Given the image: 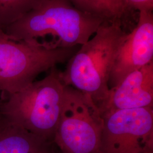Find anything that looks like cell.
<instances>
[{
	"label": "cell",
	"instance_id": "1",
	"mask_svg": "<svg viewBox=\"0 0 153 153\" xmlns=\"http://www.w3.org/2000/svg\"><path fill=\"white\" fill-rule=\"evenodd\" d=\"M105 20L77 8L69 0H40L3 30L14 40H38L50 35L56 39L55 47L71 48L86 43Z\"/></svg>",
	"mask_w": 153,
	"mask_h": 153
},
{
	"label": "cell",
	"instance_id": "2",
	"mask_svg": "<svg viewBox=\"0 0 153 153\" xmlns=\"http://www.w3.org/2000/svg\"><path fill=\"white\" fill-rule=\"evenodd\" d=\"M126 35L120 21H104L68 61L61 73L64 85L90 96L98 106L109 92L110 74Z\"/></svg>",
	"mask_w": 153,
	"mask_h": 153
},
{
	"label": "cell",
	"instance_id": "3",
	"mask_svg": "<svg viewBox=\"0 0 153 153\" xmlns=\"http://www.w3.org/2000/svg\"><path fill=\"white\" fill-rule=\"evenodd\" d=\"M54 67L43 79L6 95L0 112L33 134L53 142L60 117L65 86Z\"/></svg>",
	"mask_w": 153,
	"mask_h": 153
},
{
	"label": "cell",
	"instance_id": "4",
	"mask_svg": "<svg viewBox=\"0 0 153 153\" xmlns=\"http://www.w3.org/2000/svg\"><path fill=\"white\" fill-rule=\"evenodd\" d=\"M76 51V47L14 40L0 28V91L6 96L21 90L40 74L68 61Z\"/></svg>",
	"mask_w": 153,
	"mask_h": 153
},
{
	"label": "cell",
	"instance_id": "5",
	"mask_svg": "<svg viewBox=\"0 0 153 153\" xmlns=\"http://www.w3.org/2000/svg\"><path fill=\"white\" fill-rule=\"evenodd\" d=\"M103 119L90 96L65 86L53 142L62 153H100Z\"/></svg>",
	"mask_w": 153,
	"mask_h": 153
},
{
	"label": "cell",
	"instance_id": "6",
	"mask_svg": "<svg viewBox=\"0 0 153 153\" xmlns=\"http://www.w3.org/2000/svg\"><path fill=\"white\" fill-rule=\"evenodd\" d=\"M100 153H153V107L102 116Z\"/></svg>",
	"mask_w": 153,
	"mask_h": 153
},
{
	"label": "cell",
	"instance_id": "7",
	"mask_svg": "<svg viewBox=\"0 0 153 153\" xmlns=\"http://www.w3.org/2000/svg\"><path fill=\"white\" fill-rule=\"evenodd\" d=\"M138 12L136 26L127 33L118 50L109 76L111 88L132 71L153 61V11Z\"/></svg>",
	"mask_w": 153,
	"mask_h": 153
},
{
	"label": "cell",
	"instance_id": "8",
	"mask_svg": "<svg viewBox=\"0 0 153 153\" xmlns=\"http://www.w3.org/2000/svg\"><path fill=\"white\" fill-rule=\"evenodd\" d=\"M98 107L102 116L118 110L153 107V61L109 88L107 97Z\"/></svg>",
	"mask_w": 153,
	"mask_h": 153
},
{
	"label": "cell",
	"instance_id": "9",
	"mask_svg": "<svg viewBox=\"0 0 153 153\" xmlns=\"http://www.w3.org/2000/svg\"><path fill=\"white\" fill-rule=\"evenodd\" d=\"M51 143L0 112V153H52Z\"/></svg>",
	"mask_w": 153,
	"mask_h": 153
},
{
	"label": "cell",
	"instance_id": "10",
	"mask_svg": "<svg viewBox=\"0 0 153 153\" xmlns=\"http://www.w3.org/2000/svg\"><path fill=\"white\" fill-rule=\"evenodd\" d=\"M40 0H0V28L2 30L31 10Z\"/></svg>",
	"mask_w": 153,
	"mask_h": 153
},
{
	"label": "cell",
	"instance_id": "11",
	"mask_svg": "<svg viewBox=\"0 0 153 153\" xmlns=\"http://www.w3.org/2000/svg\"><path fill=\"white\" fill-rule=\"evenodd\" d=\"M100 9L110 21H120L127 9L123 0H96Z\"/></svg>",
	"mask_w": 153,
	"mask_h": 153
},
{
	"label": "cell",
	"instance_id": "12",
	"mask_svg": "<svg viewBox=\"0 0 153 153\" xmlns=\"http://www.w3.org/2000/svg\"><path fill=\"white\" fill-rule=\"evenodd\" d=\"M73 5L77 8L83 10L98 14L104 16L105 18H107L104 14L103 11L99 7L96 0H69Z\"/></svg>",
	"mask_w": 153,
	"mask_h": 153
},
{
	"label": "cell",
	"instance_id": "13",
	"mask_svg": "<svg viewBox=\"0 0 153 153\" xmlns=\"http://www.w3.org/2000/svg\"><path fill=\"white\" fill-rule=\"evenodd\" d=\"M126 8L140 11H153V0H123Z\"/></svg>",
	"mask_w": 153,
	"mask_h": 153
},
{
	"label": "cell",
	"instance_id": "14",
	"mask_svg": "<svg viewBox=\"0 0 153 153\" xmlns=\"http://www.w3.org/2000/svg\"></svg>",
	"mask_w": 153,
	"mask_h": 153
}]
</instances>
